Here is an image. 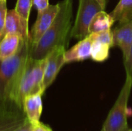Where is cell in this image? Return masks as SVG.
Segmentation results:
<instances>
[{"instance_id":"cell-1","label":"cell","mask_w":132,"mask_h":131,"mask_svg":"<svg viewBox=\"0 0 132 131\" xmlns=\"http://www.w3.org/2000/svg\"><path fill=\"white\" fill-rule=\"evenodd\" d=\"M60 5V10L50 27L36 45H30L29 56L33 59L46 58L56 46L67 48L73 27V1L63 0Z\"/></svg>"},{"instance_id":"cell-2","label":"cell","mask_w":132,"mask_h":131,"mask_svg":"<svg viewBox=\"0 0 132 131\" xmlns=\"http://www.w3.org/2000/svg\"><path fill=\"white\" fill-rule=\"evenodd\" d=\"M29 39H22L15 54L0 59V103L15 104L13 96L26 59L29 56Z\"/></svg>"},{"instance_id":"cell-3","label":"cell","mask_w":132,"mask_h":131,"mask_svg":"<svg viewBox=\"0 0 132 131\" xmlns=\"http://www.w3.org/2000/svg\"><path fill=\"white\" fill-rule=\"evenodd\" d=\"M132 89V78L126 75L125 84L110 110L101 131H121L128 125V103Z\"/></svg>"},{"instance_id":"cell-4","label":"cell","mask_w":132,"mask_h":131,"mask_svg":"<svg viewBox=\"0 0 132 131\" xmlns=\"http://www.w3.org/2000/svg\"><path fill=\"white\" fill-rule=\"evenodd\" d=\"M103 9L97 0H79V7L70 38L83 39L89 35L88 28L94 15Z\"/></svg>"},{"instance_id":"cell-5","label":"cell","mask_w":132,"mask_h":131,"mask_svg":"<svg viewBox=\"0 0 132 131\" xmlns=\"http://www.w3.org/2000/svg\"><path fill=\"white\" fill-rule=\"evenodd\" d=\"M60 2L56 5H50L47 9L40 14H37V18L29 32V42L31 46L36 45L43 34L52 25L60 10Z\"/></svg>"},{"instance_id":"cell-6","label":"cell","mask_w":132,"mask_h":131,"mask_svg":"<svg viewBox=\"0 0 132 131\" xmlns=\"http://www.w3.org/2000/svg\"><path fill=\"white\" fill-rule=\"evenodd\" d=\"M66 50L67 47L64 46H56L47 56V63L43 82L44 92L53 83L61 68L66 63L64 59V53Z\"/></svg>"},{"instance_id":"cell-7","label":"cell","mask_w":132,"mask_h":131,"mask_svg":"<svg viewBox=\"0 0 132 131\" xmlns=\"http://www.w3.org/2000/svg\"><path fill=\"white\" fill-rule=\"evenodd\" d=\"M27 120L22 108L10 104L0 109V131H13Z\"/></svg>"},{"instance_id":"cell-8","label":"cell","mask_w":132,"mask_h":131,"mask_svg":"<svg viewBox=\"0 0 132 131\" xmlns=\"http://www.w3.org/2000/svg\"><path fill=\"white\" fill-rule=\"evenodd\" d=\"M8 34L18 35L23 39H29V23L15 12V8L8 10L2 39Z\"/></svg>"},{"instance_id":"cell-9","label":"cell","mask_w":132,"mask_h":131,"mask_svg":"<svg viewBox=\"0 0 132 131\" xmlns=\"http://www.w3.org/2000/svg\"><path fill=\"white\" fill-rule=\"evenodd\" d=\"M113 32L114 46H118L123 53V59L125 61L129 55L132 45V20L119 25Z\"/></svg>"},{"instance_id":"cell-10","label":"cell","mask_w":132,"mask_h":131,"mask_svg":"<svg viewBox=\"0 0 132 131\" xmlns=\"http://www.w3.org/2000/svg\"><path fill=\"white\" fill-rule=\"evenodd\" d=\"M93 42L87 36L80 39L76 45L70 49H67L64 53V59L66 63L81 62L90 58L91 46Z\"/></svg>"},{"instance_id":"cell-11","label":"cell","mask_w":132,"mask_h":131,"mask_svg":"<svg viewBox=\"0 0 132 131\" xmlns=\"http://www.w3.org/2000/svg\"><path fill=\"white\" fill-rule=\"evenodd\" d=\"M42 93H35L27 96L23 100V110L26 118L32 124L39 121L43 112Z\"/></svg>"},{"instance_id":"cell-12","label":"cell","mask_w":132,"mask_h":131,"mask_svg":"<svg viewBox=\"0 0 132 131\" xmlns=\"http://www.w3.org/2000/svg\"><path fill=\"white\" fill-rule=\"evenodd\" d=\"M22 39L18 35H5L0 40V59L9 58L15 54L19 49Z\"/></svg>"},{"instance_id":"cell-13","label":"cell","mask_w":132,"mask_h":131,"mask_svg":"<svg viewBox=\"0 0 132 131\" xmlns=\"http://www.w3.org/2000/svg\"><path fill=\"white\" fill-rule=\"evenodd\" d=\"M114 22L110 14H108L104 10H101L93 18L88 28L89 34L109 30Z\"/></svg>"},{"instance_id":"cell-14","label":"cell","mask_w":132,"mask_h":131,"mask_svg":"<svg viewBox=\"0 0 132 131\" xmlns=\"http://www.w3.org/2000/svg\"><path fill=\"white\" fill-rule=\"evenodd\" d=\"M110 15L119 25L132 20V0H120Z\"/></svg>"},{"instance_id":"cell-15","label":"cell","mask_w":132,"mask_h":131,"mask_svg":"<svg viewBox=\"0 0 132 131\" xmlns=\"http://www.w3.org/2000/svg\"><path fill=\"white\" fill-rule=\"evenodd\" d=\"M111 46L100 42H93L90 52V58L97 63H102L109 57Z\"/></svg>"},{"instance_id":"cell-16","label":"cell","mask_w":132,"mask_h":131,"mask_svg":"<svg viewBox=\"0 0 132 131\" xmlns=\"http://www.w3.org/2000/svg\"><path fill=\"white\" fill-rule=\"evenodd\" d=\"M32 6V0H17L15 10V12L29 23L30 11Z\"/></svg>"},{"instance_id":"cell-17","label":"cell","mask_w":132,"mask_h":131,"mask_svg":"<svg viewBox=\"0 0 132 131\" xmlns=\"http://www.w3.org/2000/svg\"><path fill=\"white\" fill-rule=\"evenodd\" d=\"M92 42H100L103 43L108 44L111 47L114 46L113 44V32L111 29L100 32H93L88 35Z\"/></svg>"},{"instance_id":"cell-18","label":"cell","mask_w":132,"mask_h":131,"mask_svg":"<svg viewBox=\"0 0 132 131\" xmlns=\"http://www.w3.org/2000/svg\"><path fill=\"white\" fill-rule=\"evenodd\" d=\"M7 12L8 10L6 7V1L0 0V40L2 39V32L5 27Z\"/></svg>"},{"instance_id":"cell-19","label":"cell","mask_w":132,"mask_h":131,"mask_svg":"<svg viewBox=\"0 0 132 131\" xmlns=\"http://www.w3.org/2000/svg\"><path fill=\"white\" fill-rule=\"evenodd\" d=\"M32 5L37 9V14L43 12L50 6L49 0H32Z\"/></svg>"},{"instance_id":"cell-20","label":"cell","mask_w":132,"mask_h":131,"mask_svg":"<svg viewBox=\"0 0 132 131\" xmlns=\"http://www.w3.org/2000/svg\"><path fill=\"white\" fill-rule=\"evenodd\" d=\"M125 67V72L126 75L129 76L132 78V45L130 49L129 55L125 61H124Z\"/></svg>"},{"instance_id":"cell-21","label":"cell","mask_w":132,"mask_h":131,"mask_svg":"<svg viewBox=\"0 0 132 131\" xmlns=\"http://www.w3.org/2000/svg\"><path fill=\"white\" fill-rule=\"evenodd\" d=\"M32 131H53V130L48 125H46L39 121L33 124Z\"/></svg>"},{"instance_id":"cell-22","label":"cell","mask_w":132,"mask_h":131,"mask_svg":"<svg viewBox=\"0 0 132 131\" xmlns=\"http://www.w3.org/2000/svg\"><path fill=\"white\" fill-rule=\"evenodd\" d=\"M32 127H33V124H32L30 121L26 120L20 127H19L13 131H32Z\"/></svg>"},{"instance_id":"cell-23","label":"cell","mask_w":132,"mask_h":131,"mask_svg":"<svg viewBox=\"0 0 132 131\" xmlns=\"http://www.w3.org/2000/svg\"><path fill=\"white\" fill-rule=\"evenodd\" d=\"M97 1L100 3V5H101V7L103 8V9H105V7H106V0H97Z\"/></svg>"},{"instance_id":"cell-24","label":"cell","mask_w":132,"mask_h":131,"mask_svg":"<svg viewBox=\"0 0 132 131\" xmlns=\"http://www.w3.org/2000/svg\"><path fill=\"white\" fill-rule=\"evenodd\" d=\"M10 104H13V103H0V109L4 107L8 106V105H10Z\"/></svg>"},{"instance_id":"cell-25","label":"cell","mask_w":132,"mask_h":131,"mask_svg":"<svg viewBox=\"0 0 132 131\" xmlns=\"http://www.w3.org/2000/svg\"><path fill=\"white\" fill-rule=\"evenodd\" d=\"M121 131H131V128H129V127H127L126 128H125L124 130H122Z\"/></svg>"},{"instance_id":"cell-26","label":"cell","mask_w":132,"mask_h":131,"mask_svg":"<svg viewBox=\"0 0 132 131\" xmlns=\"http://www.w3.org/2000/svg\"><path fill=\"white\" fill-rule=\"evenodd\" d=\"M131 131H132V128H131Z\"/></svg>"},{"instance_id":"cell-27","label":"cell","mask_w":132,"mask_h":131,"mask_svg":"<svg viewBox=\"0 0 132 131\" xmlns=\"http://www.w3.org/2000/svg\"><path fill=\"white\" fill-rule=\"evenodd\" d=\"M4 1H6V0H4Z\"/></svg>"}]
</instances>
